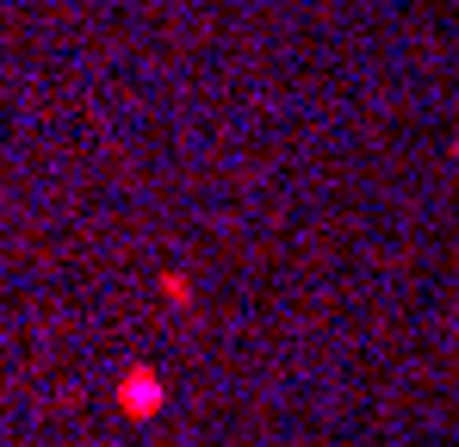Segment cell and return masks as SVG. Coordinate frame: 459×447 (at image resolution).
Wrapping results in <instances>:
<instances>
[{
	"label": "cell",
	"instance_id": "1",
	"mask_svg": "<svg viewBox=\"0 0 459 447\" xmlns=\"http://www.w3.org/2000/svg\"><path fill=\"white\" fill-rule=\"evenodd\" d=\"M118 404H125L131 416H155V410H161V379H155L150 367H131L125 385H118Z\"/></svg>",
	"mask_w": 459,
	"mask_h": 447
}]
</instances>
